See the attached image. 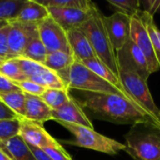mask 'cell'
<instances>
[{
  "instance_id": "8d00e7d4",
  "label": "cell",
  "mask_w": 160,
  "mask_h": 160,
  "mask_svg": "<svg viewBox=\"0 0 160 160\" xmlns=\"http://www.w3.org/2000/svg\"><path fill=\"white\" fill-rule=\"evenodd\" d=\"M31 152L33 153L35 158L37 160H52L42 149L38 148V147H36V146H33V145H30L28 144Z\"/></svg>"
},
{
  "instance_id": "ab89813d",
  "label": "cell",
  "mask_w": 160,
  "mask_h": 160,
  "mask_svg": "<svg viewBox=\"0 0 160 160\" xmlns=\"http://www.w3.org/2000/svg\"><path fill=\"white\" fill-rule=\"evenodd\" d=\"M5 60H6V59H5L4 57H1V56H0V66L4 63V61H5Z\"/></svg>"
},
{
  "instance_id": "7402d4cb",
  "label": "cell",
  "mask_w": 160,
  "mask_h": 160,
  "mask_svg": "<svg viewBox=\"0 0 160 160\" xmlns=\"http://www.w3.org/2000/svg\"><path fill=\"white\" fill-rule=\"evenodd\" d=\"M47 54H48V52L43 42L41 41L39 35H38V33L28 42L21 57H24L26 59L35 61L37 63L43 64V62L46 59Z\"/></svg>"
},
{
  "instance_id": "8992f818",
  "label": "cell",
  "mask_w": 160,
  "mask_h": 160,
  "mask_svg": "<svg viewBox=\"0 0 160 160\" xmlns=\"http://www.w3.org/2000/svg\"><path fill=\"white\" fill-rule=\"evenodd\" d=\"M125 140V152L134 160H160V135L133 127Z\"/></svg>"
},
{
  "instance_id": "d4e9b609",
  "label": "cell",
  "mask_w": 160,
  "mask_h": 160,
  "mask_svg": "<svg viewBox=\"0 0 160 160\" xmlns=\"http://www.w3.org/2000/svg\"><path fill=\"white\" fill-rule=\"evenodd\" d=\"M40 98L52 110H56L68 102L71 95L68 89H46Z\"/></svg>"
},
{
  "instance_id": "7a4b0ae2",
  "label": "cell",
  "mask_w": 160,
  "mask_h": 160,
  "mask_svg": "<svg viewBox=\"0 0 160 160\" xmlns=\"http://www.w3.org/2000/svg\"><path fill=\"white\" fill-rule=\"evenodd\" d=\"M116 59L118 65V77L125 92L146 112L160 122V110L156 105L151 95L147 80L140 75L123 52H116Z\"/></svg>"
},
{
  "instance_id": "ffe728a7",
  "label": "cell",
  "mask_w": 160,
  "mask_h": 160,
  "mask_svg": "<svg viewBox=\"0 0 160 160\" xmlns=\"http://www.w3.org/2000/svg\"><path fill=\"white\" fill-rule=\"evenodd\" d=\"M74 61L75 58L72 53H68L65 52H48L42 65L54 71L62 79Z\"/></svg>"
},
{
  "instance_id": "9c48e42d",
  "label": "cell",
  "mask_w": 160,
  "mask_h": 160,
  "mask_svg": "<svg viewBox=\"0 0 160 160\" xmlns=\"http://www.w3.org/2000/svg\"><path fill=\"white\" fill-rule=\"evenodd\" d=\"M130 18V15L121 11H116L110 16L103 15L104 25L115 52L122 50L129 39Z\"/></svg>"
},
{
  "instance_id": "74e56055",
  "label": "cell",
  "mask_w": 160,
  "mask_h": 160,
  "mask_svg": "<svg viewBox=\"0 0 160 160\" xmlns=\"http://www.w3.org/2000/svg\"><path fill=\"white\" fill-rule=\"evenodd\" d=\"M0 160H12L11 158L4 151L0 148Z\"/></svg>"
},
{
  "instance_id": "9a60e30c",
  "label": "cell",
  "mask_w": 160,
  "mask_h": 160,
  "mask_svg": "<svg viewBox=\"0 0 160 160\" xmlns=\"http://www.w3.org/2000/svg\"><path fill=\"white\" fill-rule=\"evenodd\" d=\"M67 36L72 54L76 61L82 62L84 60L97 58L88 38L79 28L67 31Z\"/></svg>"
},
{
  "instance_id": "44dd1931",
  "label": "cell",
  "mask_w": 160,
  "mask_h": 160,
  "mask_svg": "<svg viewBox=\"0 0 160 160\" xmlns=\"http://www.w3.org/2000/svg\"><path fill=\"white\" fill-rule=\"evenodd\" d=\"M82 63L86 68H88L91 71H93L95 74H97L98 76H99L100 78H102L103 80L107 81L108 82H110L112 85H113L114 87L118 88L121 92H123L124 94H126L128 98L129 96L125 92L124 87L121 83V81L119 79V77L114 74L104 63H102L98 58H92V59H88V60H84ZM134 101V100H133ZM135 102V101H134Z\"/></svg>"
},
{
  "instance_id": "ba28073f",
  "label": "cell",
  "mask_w": 160,
  "mask_h": 160,
  "mask_svg": "<svg viewBox=\"0 0 160 160\" xmlns=\"http://www.w3.org/2000/svg\"><path fill=\"white\" fill-rule=\"evenodd\" d=\"M37 25L39 38L48 52H65L68 53H72L68 43L67 31L64 30L51 15L38 22Z\"/></svg>"
},
{
  "instance_id": "83f0119b",
  "label": "cell",
  "mask_w": 160,
  "mask_h": 160,
  "mask_svg": "<svg viewBox=\"0 0 160 160\" xmlns=\"http://www.w3.org/2000/svg\"><path fill=\"white\" fill-rule=\"evenodd\" d=\"M24 0H0V21H11L14 19Z\"/></svg>"
},
{
  "instance_id": "ac0fdd59",
  "label": "cell",
  "mask_w": 160,
  "mask_h": 160,
  "mask_svg": "<svg viewBox=\"0 0 160 160\" xmlns=\"http://www.w3.org/2000/svg\"><path fill=\"white\" fill-rule=\"evenodd\" d=\"M0 148L4 150L12 160H37L28 144L19 135L8 140L0 141Z\"/></svg>"
},
{
  "instance_id": "484cf974",
  "label": "cell",
  "mask_w": 160,
  "mask_h": 160,
  "mask_svg": "<svg viewBox=\"0 0 160 160\" xmlns=\"http://www.w3.org/2000/svg\"><path fill=\"white\" fill-rule=\"evenodd\" d=\"M0 74L7 77L13 82L27 80L15 58L6 59L0 66Z\"/></svg>"
},
{
  "instance_id": "4316f807",
  "label": "cell",
  "mask_w": 160,
  "mask_h": 160,
  "mask_svg": "<svg viewBox=\"0 0 160 160\" xmlns=\"http://www.w3.org/2000/svg\"><path fill=\"white\" fill-rule=\"evenodd\" d=\"M41 5L49 8H82L90 9L95 6V3L88 0H43L38 1Z\"/></svg>"
},
{
  "instance_id": "d590c367",
  "label": "cell",
  "mask_w": 160,
  "mask_h": 160,
  "mask_svg": "<svg viewBox=\"0 0 160 160\" xmlns=\"http://www.w3.org/2000/svg\"><path fill=\"white\" fill-rule=\"evenodd\" d=\"M142 4L144 5L143 10L149 12L153 16L156 12H160V0H146L143 1Z\"/></svg>"
},
{
  "instance_id": "52a82bcc",
  "label": "cell",
  "mask_w": 160,
  "mask_h": 160,
  "mask_svg": "<svg viewBox=\"0 0 160 160\" xmlns=\"http://www.w3.org/2000/svg\"><path fill=\"white\" fill-rule=\"evenodd\" d=\"M15 59L27 80L41 85L46 89H68L67 84L54 71L49 69L42 64L24 57H17Z\"/></svg>"
},
{
  "instance_id": "1f68e13d",
  "label": "cell",
  "mask_w": 160,
  "mask_h": 160,
  "mask_svg": "<svg viewBox=\"0 0 160 160\" xmlns=\"http://www.w3.org/2000/svg\"><path fill=\"white\" fill-rule=\"evenodd\" d=\"M52 160H72L70 155L63 148V146L59 147H48L42 149Z\"/></svg>"
},
{
  "instance_id": "30bf717a",
  "label": "cell",
  "mask_w": 160,
  "mask_h": 160,
  "mask_svg": "<svg viewBox=\"0 0 160 160\" xmlns=\"http://www.w3.org/2000/svg\"><path fill=\"white\" fill-rule=\"evenodd\" d=\"M129 38L140 48V50L145 55L151 74L159 70V62H158L156 52L154 51L150 36L148 34V31H147L144 23L142 22V20L139 18V16L137 14L132 15L130 18V37H129Z\"/></svg>"
},
{
  "instance_id": "cb8c5ba5",
  "label": "cell",
  "mask_w": 160,
  "mask_h": 160,
  "mask_svg": "<svg viewBox=\"0 0 160 160\" xmlns=\"http://www.w3.org/2000/svg\"><path fill=\"white\" fill-rule=\"evenodd\" d=\"M0 101L15 112L20 118L25 116V94L23 92H11L0 94Z\"/></svg>"
},
{
  "instance_id": "6da1fadb",
  "label": "cell",
  "mask_w": 160,
  "mask_h": 160,
  "mask_svg": "<svg viewBox=\"0 0 160 160\" xmlns=\"http://www.w3.org/2000/svg\"><path fill=\"white\" fill-rule=\"evenodd\" d=\"M80 92V98H74L76 101L98 119L114 124L146 125L160 130L159 121L133 100L116 94Z\"/></svg>"
},
{
  "instance_id": "f35d334b",
  "label": "cell",
  "mask_w": 160,
  "mask_h": 160,
  "mask_svg": "<svg viewBox=\"0 0 160 160\" xmlns=\"http://www.w3.org/2000/svg\"><path fill=\"white\" fill-rule=\"evenodd\" d=\"M8 21H0V29L3 28L6 25H8Z\"/></svg>"
},
{
  "instance_id": "d6a6232c",
  "label": "cell",
  "mask_w": 160,
  "mask_h": 160,
  "mask_svg": "<svg viewBox=\"0 0 160 160\" xmlns=\"http://www.w3.org/2000/svg\"><path fill=\"white\" fill-rule=\"evenodd\" d=\"M8 30H9V23L0 29V56L4 57L5 59H8V55H9L8 41Z\"/></svg>"
},
{
  "instance_id": "5bb4252c",
  "label": "cell",
  "mask_w": 160,
  "mask_h": 160,
  "mask_svg": "<svg viewBox=\"0 0 160 160\" xmlns=\"http://www.w3.org/2000/svg\"><path fill=\"white\" fill-rule=\"evenodd\" d=\"M52 120L62 121L68 124L93 128V124L85 114L83 109L71 96L70 99L56 110H52Z\"/></svg>"
},
{
  "instance_id": "5b68a950",
  "label": "cell",
  "mask_w": 160,
  "mask_h": 160,
  "mask_svg": "<svg viewBox=\"0 0 160 160\" xmlns=\"http://www.w3.org/2000/svg\"><path fill=\"white\" fill-rule=\"evenodd\" d=\"M62 80L67 84L68 90L104 94H116L132 100L126 94L121 92L118 88L114 87L110 82L103 80L102 78L95 74L93 71H91L82 63L76 60L70 66V68H68L65 76L62 78Z\"/></svg>"
},
{
  "instance_id": "603a6c76",
  "label": "cell",
  "mask_w": 160,
  "mask_h": 160,
  "mask_svg": "<svg viewBox=\"0 0 160 160\" xmlns=\"http://www.w3.org/2000/svg\"><path fill=\"white\" fill-rule=\"evenodd\" d=\"M136 14L139 16V18L144 23V25L148 31L154 51L156 52L157 58H158L160 65V30L155 23L154 16L152 14H150L149 12H147L145 10H142V9L139 10V12Z\"/></svg>"
},
{
  "instance_id": "7c38bea8",
  "label": "cell",
  "mask_w": 160,
  "mask_h": 160,
  "mask_svg": "<svg viewBox=\"0 0 160 160\" xmlns=\"http://www.w3.org/2000/svg\"><path fill=\"white\" fill-rule=\"evenodd\" d=\"M8 59L21 57L31 38L38 33L37 23L8 22Z\"/></svg>"
},
{
  "instance_id": "4dcf8cb0",
  "label": "cell",
  "mask_w": 160,
  "mask_h": 160,
  "mask_svg": "<svg viewBox=\"0 0 160 160\" xmlns=\"http://www.w3.org/2000/svg\"><path fill=\"white\" fill-rule=\"evenodd\" d=\"M15 84L21 89V91H22L25 94L32 95V96L40 97L46 91V88H44L43 86L30 81V80L17 82H15Z\"/></svg>"
},
{
  "instance_id": "3957f363",
  "label": "cell",
  "mask_w": 160,
  "mask_h": 160,
  "mask_svg": "<svg viewBox=\"0 0 160 160\" xmlns=\"http://www.w3.org/2000/svg\"><path fill=\"white\" fill-rule=\"evenodd\" d=\"M79 29L88 38L97 58H98L118 76L116 52L112 48L110 41L103 22V14L98 8L95 10L93 16L81 27H79Z\"/></svg>"
},
{
  "instance_id": "4fadbf2b",
  "label": "cell",
  "mask_w": 160,
  "mask_h": 160,
  "mask_svg": "<svg viewBox=\"0 0 160 160\" xmlns=\"http://www.w3.org/2000/svg\"><path fill=\"white\" fill-rule=\"evenodd\" d=\"M98 7L95 5L90 9L82 8H49L50 15L66 31L77 29L85 23L94 14Z\"/></svg>"
},
{
  "instance_id": "277c9868",
  "label": "cell",
  "mask_w": 160,
  "mask_h": 160,
  "mask_svg": "<svg viewBox=\"0 0 160 160\" xmlns=\"http://www.w3.org/2000/svg\"><path fill=\"white\" fill-rule=\"evenodd\" d=\"M55 122L68 129L74 137L73 140H61L58 141L59 142H65L69 145L94 150L110 156H116L119 152L125 151L126 149L125 144L95 131L94 128L68 124L62 121Z\"/></svg>"
},
{
  "instance_id": "e575fe53",
  "label": "cell",
  "mask_w": 160,
  "mask_h": 160,
  "mask_svg": "<svg viewBox=\"0 0 160 160\" xmlns=\"http://www.w3.org/2000/svg\"><path fill=\"white\" fill-rule=\"evenodd\" d=\"M20 119V117L8 109L4 103L0 101V120H14Z\"/></svg>"
},
{
  "instance_id": "f1b7e54d",
  "label": "cell",
  "mask_w": 160,
  "mask_h": 160,
  "mask_svg": "<svg viewBox=\"0 0 160 160\" xmlns=\"http://www.w3.org/2000/svg\"><path fill=\"white\" fill-rule=\"evenodd\" d=\"M108 3L117 11L127 13L130 16L135 15L141 10V2L138 0H108Z\"/></svg>"
},
{
  "instance_id": "e0dca14e",
  "label": "cell",
  "mask_w": 160,
  "mask_h": 160,
  "mask_svg": "<svg viewBox=\"0 0 160 160\" xmlns=\"http://www.w3.org/2000/svg\"><path fill=\"white\" fill-rule=\"evenodd\" d=\"M24 118L43 125L45 122L52 119V109L41 99L40 97L25 94Z\"/></svg>"
},
{
  "instance_id": "2e32d148",
  "label": "cell",
  "mask_w": 160,
  "mask_h": 160,
  "mask_svg": "<svg viewBox=\"0 0 160 160\" xmlns=\"http://www.w3.org/2000/svg\"><path fill=\"white\" fill-rule=\"evenodd\" d=\"M50 16L47 7L41 5L38 1L24 0L22 7L17 16L8 22H23V23H38L40 21Z\"/></svg>"
},
{
  "instance_id": "8fae6325",
  "label": "cell",
  "mask_w": 160,
  "mask_h": 160,
  "mask_svg": "<svg viewBox=\"0 0 160 160\" xmlns=\"http://www.w3.org/2000/svg\"><path fill=\"white\" fill-rule=\"evenodd\" d=\"M18 135L27 144L38 147L40 149L61 146V143L48 133L42 124L30 121L26 118L20 119Z\"/></svg>"
},
{
  "instance_id": "836d02e7",
  "label": "cell",
  "mask_w": 160,
  "mask_h": 160,
  "mask_svg": "<svg viewBox=\"0 0 160 160\" xmlns=\"http://www.w3.org/2000/svg\"><path fill=\"white\" fill-rule=\"evenodd\" d=\"M11 92H21V89L15 84V82L0 74V94Z\"/></svg>"
},
{
  "instance_id": "f546056e",
  "label": "cell",
  "mask_w": 160,
  "mask_h": 160,
  "mask_svg": "<svg viewBox=\"0 0 160 160\" xmlns=\"http://www.w3.org/2000/svg\"><path fill=\"white\" fill-rule=\"evenodd\" d=\"M20 119L0 120V141L8 140L18 135Z\"/></svg>"
},
{
  "instance_id": "d6986e66",
  "label": "cell",
  "mask_w": 160,
  "mask_h": 160,
  "mask_svg": "<svg viewBox=\"0 0 160 160\" xmlns=\"http://www.w3.org/2000/svg\"><path fill=\"white\" fill-rule=\"evenodd\" d=\"M120 51L123 52L128 60L140 73V75L145 80H147L151 75V72L149 69L147 59L143 52L140 50V48L129 38L127 44L124 46V48Z\"/></svg>"
}]
</instances>
